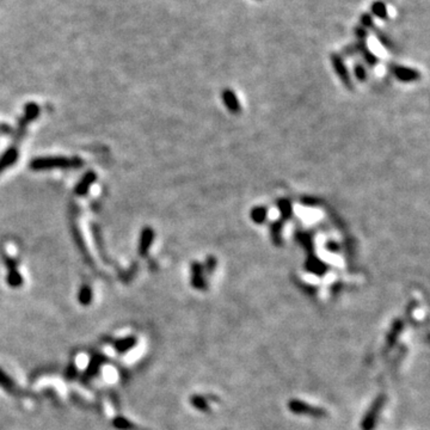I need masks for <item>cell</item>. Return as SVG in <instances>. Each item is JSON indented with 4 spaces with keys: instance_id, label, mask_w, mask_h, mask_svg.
Here are the masks:
<instances>
[{
    "instance_id": "7a4b0ae2",
    "label": "cell",
    "mask_w": 430,
    "mask_h": 430,
    "mask_svg": "<svg viewBox=\"0 0 430 430\" xmlns=\"http://www.w3.org/2000/svg\"><path fill=\"white\" fill-rule=\"evenodd\" d=\"M385 404H386V396L385 395L378 396L374 399V402L372 403L368 411H367L362 421H361V430H374L375 427H377L379 415H380Z\"/></svg>"
},
{
    "instance_id": "2e32d148",
    "label": "cell",
    "mask_w": 430,
    "mask_h": 430,
    "mask_svg": "<svg viewBox=\"0 0 430 430\" xmlns=\"http://www.w3.org/2000/svg\"><path fill=\"white\" fill-rule=\"evenodd\" d=\"M0 386H1L4 390L8 391V392H12V391L14 390L13 379H12L2 368H0Z\"/></svg>"
},
{
    "instance_id": "e0dca14e",
    "label": "cell",
    "mask_w": 430,
    "mask_h": 430,
    "mask_svg": "<svg viewBox=\"0 0 430 430\" xmlns=\"http://www.w3.org/2000/svg\"><path fill=\"white\" fill-rule=\"evenodd\" d=\"M361 24L363 25V28H372L373 25H374V23H373V18L369 13H363L362 16H361Z\"/></svg>"
},
{
    "instance_id": "3957f363",
    "label": "cell",
    "mask_w": 430,
    "mask_h": 430,
    "mask_svg": "<svg viewBox=\"0 0 430 430\" xmlns=\"http://www.w3.org/2000/svg\"><path fill=\"white\" fill-rule=\"evenodd\" d=\"M288 409L291 414L301 415V416L315 417V419H323L326 416V410L323 408L313 407V405L305 403L300 399H290L287 404Z\"/></svg>"
},
{
    "instance_id": "ba28073f",
    "label": "cell",
    "mask_w": 430,
    "mask_h": 430,
    "mask_svg": "<svg viewBox=\"0 0 430 430\" xmlns=\"http://www.w3.org/2000/svg\"><path fill=\"white\" fill-rule=\"evenodd\" d=\"M96 178H97V174L93 172V171H89V172L83 177L82 180H80V182L78 183V185L76 186V194L80 195V196L86 195L87 191H89L90 186L93 184V182H95Z\"/></svg>"
},
{
    "instance_id": "ac0fdd59",
    "label": "cell",
    "mask_w": 430,
    "mask_h": 430,
    "mask_svg": "<svg viewBox=\"0 0 430 430\" xmlns=\"http://www.w3.org/2000/svg\"><path fill=\"white\" fill-rule=\"evenodd\" d=\"M77 373H78L77 367L74 366L73 363H71V365L67 367V369H66L65 377L67 379H70V380H73V379L77 377Z\"/></svg>"
},
{
    "instance_id": "5bb4252c",
    "label": "cell",
    "mask_w": 430,
    "mask_h": 430,
    "mask_svg": "<svg viewBox=\"0 0 430 430\" xmlns=\"http://www.w3.org/2000/svg\"><path fill=\"white\" fill-rule=\"evenodd\" d=\"M78 300L84 306H89L92 301V289L89 285H84L78 294Z\"/></svg>"
},
{
    "instance_id": "9c48e42d",
    "label": "cell",
    "mask_w": 430,
    "mask_h": 430,
    "mask_svg": "<svg viewBox=\"0 0 430 430\" xmlns=\"http://www.w3.org/2000/svg\"><path fill=\"white\" fill-rule=\"evenodd\" d=\"M137 343L138 338L135 337V336H127V337L117 339L115 343H114V348L116 349L117 353L125 354L131 350V349H133L135 345H137Z\"/></svg>"
},
{
    "instance_id": "30bf717a",
    "label": "cell",
    "mask_w": 430,
    "mask_h": 430,
    "mask_svg": "<svg viewBox=\"0 0 430 430\" xmlns=\"http://www.w3.org/2000/svg\"><path fill=\"white\" fill-rule=\"evenodd\" d=\"M17 159H18L17 149L14 148V147L8 148L7 151L0 157V173H1L5 169H7V167L12 166V165L16 163Z\"/></svg>"
},
{
    "instance_id": "4fadbf2b",
    "label": "cell",
    "mask_w": 430,
    "mask_h": 430,
    "mask_svg": "<svg viewBox=\"0 0 430 430\" xmlns=\"http://www.w3.org/2000/svg\"><path fill=\"white\" fill-rule=\"evenodd\" d=\"M371 11L375 17L380 18V19H383V20L389 18V13H387V7H386V5H385V2H383V1L373 2L372 6H371Z\"/></svg>"
},
{
    "instance_id": "8992f818",
    "label": "cell",
    "mask_w": 430,
    "mask_h": 430,
    "mask_svg": "<svg viewBox=\"0 0 430 430\" xmlns=\"http://www.w3.org/2000/svg\"><path fill=\"white\" fill-rule=\"evenodd\" d=\"M104 362H105V357L103 356V355L97 354V355H95V356H92V359H91V361H90L89 366H87L85 372H84L83 380L84 381L91 380L93 377H96V375H97V373L99 372V369H101V367L103 366Z\"/></svg>"
},
{
    "instance_id": "277c9868",
    "label": "cell",
    "mask_w": 430,
    "mask_h": 430,
    "mask_svg": "<svg viewBox=\"0 0 430 430\" xmlns=\"http://www.w3.org/2000/svg\"><path fill=\"white\" fill-rule=\"evenodd\" d=\"M40 114V108L37 104L35 103H29L25 105V111H24V115L19 121V126H18V133H17V140L22 137L25 128L28 127V125L31 121H34L36 117Z\"/></svg>"
},
{
    "instance_id": "9a60e30c",
    "label": "cell",
    "mask_w": 430,
    "mask_h": 430,
    "mask_svg": "<svg viewBox=\"0 0 430 430\" xmlns=\"http://www.w3.org/2000/svg\"><path fill=\"white\" fill-rule=\"evenodd\" d=\"M113 426L115 427L117 430H134L135 425L131 422L128 419L123 416H117L113 420Z\"/></svg>"
},
{
    "instance_id": "6da1fadb",
    "label": "cell",
    "mask_w": 430,
    "mask_h": 430,
    "mask_svg": "<svg viewBox=\"0 0 430 430\" xmlns=\"http://www.w3.org/2000/svg\"><path fill=\"white\" fill-rule=\"evenodd\" d=\"M83 160L80 158L73 157H41L31 161L30 167L32 170H49V169H76L83 166Z\"/></svg>"
},
{
    "instance_id": "5b68a950",
    "label": "cell",
    "mask_w": 430,
    "mask_h": 430,
    "mask_svg": "<svg viewBox=\"0 0 430 430\" xmlns=\"http://www.w3.org/2000/svg\"><path fill=\"white\" fill-rule=\"evenodd\" d=\"M5 263L7 266L8 274L7 278H6V282L8 286H11L12 288H18L20 287L23 284V278L20 275V273L17 270V262L12 258H5Z\"/></svg>"
},
{
    "instance_id": "7c38bea8",
    "label": "cell",
    "mask_w": 430,
    "mask_h": 430,
    "mask_svg": "<svg viewBox=\"0 0 430 430\" xmlns=\"http://www.w3.org/2000/svg\"><path fill=\"white\" fill-rule=\"evenodd\" d=\"M190 404L201 413H208L210 410L208 399L201 395H192L190 397Z\"/></svg>"
},
{
    "instance_id": "8fae6325",
    "label": "cell",
    "mask_w": 430,
    "mask_h": 430,
    "mask_svg": "<svg viewBox=\"0 0 430 430\" xmlns=\"http://www.w3.org/2000/svg\"><path fill=\"white\" fill-rule=\"evenodd\" d=\"M152 240H153L152 230L151 228H145V230L143 231V233H141V238L139 243V254L141 256H145V255H147L149 245L152 244Z\"/></svg>"
},
{
    "instance_id": "52a82bcc",
    "label": "cell",
    "mask_w": 430,
    "mask_h": 430,
    "mask_svg": "<svg viewBox=\"0 0 430 430\" xmlns=\"http://www.w3.org/2000/svg\"><path fill=\"white\" fill-rule=\"evenodd\" d=\"M403 330H404V321L402 319H396L392 323V325H391V329L389 333H387V337H386V343L389 347H392V345H395V343L397 342V339H398L399 335H401Z\"/></svg>"
}]
</instances>
